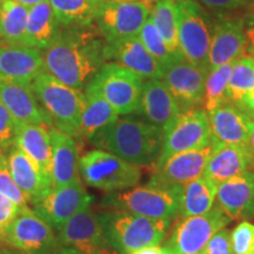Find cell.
Masks as SVG:
<instances>
[{"label":"cell","mask_w":254,"mask_h":254,"mask_svg":"<svg viewBox=\"0 0 254 254\" xmlns=\"http://www.w3.org/2000/svg\"><path fill=\"white\" fill-rule=\"evenodd\" d=\"M164 129L133 117L118 118L90 139L98 150L110 152L138 167L153 168L164 144Z\"/></svg>","instance_id":"2"},{"label":"cell","mask_w":254,"mask_h":254,"mask_svg":"<svg viewBox=\"0 0 254 254\" xmlns=\"http://www.w3.org/2000/svg\"><path fill=\"white\" fill-rule=\"evenodd\" d=\"M62 26L93 25L106 0H49Z\"/></svg>","instance_id":"31"},{"label":"cell","mask_w":254,"mask_h":254,"mask_svg":"<svg viewBox=\"0 0 254 254\" xmlns=\"http://www.w3.org/2000/svg\"><path fill=\"white\" fill-rule=\"evenodd\" d=\"M150 13V6L145 1L106 0L95 18V24L105 41L112 43L138 37Z\"/></svg>","instance_id":"11"},{"label":"cell","mask_w":254,"mask_h":254,"mask_svg":"<svg viewBox=\"0 0 254 254\" xmlns=\"http://www.w3.org/2000/svg\"><path fill=\"white\" fill-rule=\"evenodd\" d=\"M1 243L11 250L33 254L55 253L60 247L55 230L28 206L21 208L5 232Z\"/></svg>","instance_id":"12"},{"label":"cell","mask_w":254,"mask_h":254,"mask_svg":"<svg viewBox=\"0 0 254 254\" xmlns=\"http://www.w3.org/2000/svg\"><path fill=\"white\" fill-rule=\"evenodd\" d=\"M136 113H140L146 122L160 127L165 132L182 110L163 79H150L144 81Z\"/></svg>","instance_id":"21"},{"label":"cell","mask_w":254,"mask_h":254,"mask_svg":"<svg viewBox=\"0 0 254 254\" xmlns=\"http://www.w3.org/2000/svg\"><path fill=\"white\" fill-rule=\"evenodd\" d=\"M182 186H165L147 183L144 186L109 193L101 205L109 209H120L158 220L172 222L179 217Z\"/></svg>","instance_id":"5"},{"label":"cell","mask_w":254,"mask_h":254,"mask_svg":"<svg viewBox=\"0 0 254 254\" xmlns=\"http://www.w3.org/2000/svg\"><path fill=\"white\" fill-rule=\"evenodd\" d=\"M254 91V59L243 57L233 64L227 86V101L236 104Z\"/></svg>","instance_id":"35"},{"label":"cell","mask_w":254,"mask_h":254,"mask_svg":"<svg viewBox=\"0 0 254 254\" xmlns=\"http://www.w3.org/2000/svg\"><path fill=\"white\" fill-rule=\"evenodd\" d=\"M243 21L224 19L213 27L208 55V71L226 64H234L247 53Z\"/></svg>","instance_id":"20"},{"label":"cell","mask_w":254,"mask_h":254,"mask_svg":"<svg viewBox=\"0 0 254 254\" xmlns=\"http://www.w3.org/2000/svg\"><path fill=\"white\" fill-rule=\"evenodd\" d=\"M14 145L18 146L27 157H30L40 168L41 172L51 179L52 144L49 127L18 123L15 128Z\"/></svg>","instance_id":"27"},{"label":"cell","mask_w":254,"mask_h":254,"mask_svg":"<svg viewBox=\"0 0 254 254\" xmlns=\"http://www.w3.org/2000/svg\"><path fill=\"white\" fill-rule=\"evenodd\" d=\"M106 41L93 25L62 26L43 53L46 71L64 84L81 90L105 64Z\"/></svg>","instance_id":"1"},{"label":"cell","mask_w":254,"mask_h":254,"mask_svg":"<svg viewBox=\"0 0 254 254\" xmlns=\"http://www.w3.org/2000/svg\"><path fill=\"white\" fill-rule=\"evenodd\" d=\"M27 15V7L14 0H2L1 12H0V41L1 44L25 45Z\"/></svg>","instance_id":"32"},{"label":"cell","mask_w":254,"mask_h":254,"mask_svg":"<svg viewBox=\"0 0 254 254\" xmlns=\"http://www.w3.org/2000/svg\"><path fill=\"white\" fill-rule=\"evenodd\" d=\"M247 171H254V158L249 147L213 141V150L202 176L219 185Z\"/></svg>","instance_id":"22"},{"label":"cell","mask_w":254,"mask_h":254,"mask_svg":"<svg viewBox=\"0 0 254 254\" xmlns=\"http://www.w3.org/2000/svg\"><path fill=\"white\" fill-rule=\"evenodd\" d=\"M245 36L247 43V55L254 56V23H250L245 28Z\"/></svg>","instance_id":"44"},{"label":"cell","mask_w":254,"mask_h":254,"mask_svg":"<svg viewBox=\"0 0 254 254\" xmlns=\"http://www.w3.org/2000/svg\"><path fill=\"white\" fill-rule=\"evenodd\" d=\"M45 71L40 50L0 43V80L31 86L32 81Z\"/></svg>","instance_id":"16"},{"label":"cell","mask_w":254,"mask_h":254,"mask_svg":"<svg viewBox=\"0 0 254 254\" xmlns=\"http://www.w3.org/2000/svg\"><path fill=\"white\" fill-rule=\"evenodd\" d=\"M206 75L207 72L192 65L183 56L165 67L163 80L176 98L182 112L202 106Z\"/></svg>","instance_id":"15"},{"label":"cell","mask_w":254,"mask_h":254,"mask_svg":"<svg viewBox=\"0 0 254 254\" xmlns=\"http://www.w3.org/2000/svg\"><path fill=\"white\" fill-rule=\"evenodd\" d=\"M234 254H254V224L243 220L231 231Z\"/></svg>","instance_id":"38"},{"label":"cell","mask_w":254,"mask_h":254,"mask_svg":"<svg viewBox=\"0 0 254 254\" xmlns=\"http://www.w3.org/2000/svg\"><path fill=\"white\" fill-rule=\"evenodd\" d=\"M213 144L200 150L186 151L172 155L164 164L154 168L148 183L165 186H183L201 177L205 172Z\"/></svg>","instance_id":"17"},{"label":"cell","mask_w":254,"mask_h":254,"mask_svg":"<svg viewBox=\"0 0 254 254\" xmlns=\"http://www.w3.org/2000/svg\"><path fill=\"white\" fill-rule=\"evenodd\" d=\"M105 239L117 254H131L165 240L172 222L158 220L120 209L98 213Z\"/></svg>","instance_id":"3"},{"label":"cell","mask_w":254,"mask_h":254,"mask_svg":"<svg viewBox=\"0 0 254 254\" xmlns=\"http://www.w3.org/2000/svg\"><path fill=\"white\" fill-rule=\"evenodd\" d=\"M0 254H2V252H0Z\"/></svg>","instance_id":"53"},{"label":"cell","mask_w":254,"mask_h":254,"mask_svg":"<svg viewBox=\"0 0 254 254\" xmlns=\"http://www.w3.org/2000/svg\"><path fill=\"white\" fill-rule=\"evenodd\" d=\"M1 2H2V0H0V12H1Z\"/></svg>","instance_id":"52"},{"label":"cell","mask_w":254,"mask_h":254,"mask_svg":"<svg viewBox=\"0 0 254 254\" xmlns=\"http://www.w3.org/2000/svg\"><path fill=\"white\" fill-rule=\"evenodd\" d=\"M91 195L84 189L81 179L67 186L52 189L32 202L34 212L58 231L60 226L80 209L90 206Z\"/></svg>","instance_id":"14"},{"label":"cell","mask_w":254,"mask_h":254,"mask_svg":"<svg viewBox=\"0 0 254 254\" xmlns=\"http://www.w3.org/2000/svg\"><path fill=\"white\" fill-rule=\"evenodd\" d=\"M233 64L219 66L208 71L205 81V94L202 109L209 113L227 101V86Z\"/></svg>","instance_id":"34"},{"label":"cell","mask_w":254,"mask_h":254,"mask_svg":"<svg viewBox=\"0 0 254 254\" xmlns=\"http://www.w3.org/2000/svg\"><path fill=\"white\" fill-rule=\"evenodd\" d=\"M79 173L86 185L109 193L132 189L141 179L140 167L98 148L79 158Z\"/></svg>","instance_id":"6"},{"label":"cell","mask_w":254,"mask_h":254,"mask_svg":"<svg viewBox=\"0 0 254 254\" xmlns=\"http://www.w3.org/2000/svg\"><path fill=\"white\" fill-rule=\"evenodd\" d=\"M131 254H171V253L168 252L165 247H161L160 245H158V246L145 247V249L138 250Z\"/></svg>","instance_id":"45"},{"label":"cell","mask_w":254,"mask_h":254,"mask_svg":"<svg viewBox=\"0 0 254 254\" xmlns=\"http://www.w3.org/2000/svg\"><path fill=\"white\" fill-rule=\"evenodd\" d=\"M55 253H37V254H55ZM2 254H33V253H25V252H19V251L11 250V251H4Z\"/></svg>","instance_id":"49"},{"label":"cell","mask_w":254,"mask_h":254,"mask_svg":"<svg viewBox=\"0 0 254 254\" xmlns=\"http://www.w3.org/2000/svg\"><path fill=\"white\" fill-rule=\"evenodd\" d=\"M17 124L5 105L0 101V151L1 152L6 153L14 145Z\"/></svg>","instance_id":"39"},{"label":"cell","mask_w":254,"mask_h":254,"mask_svg":"<svg viewBox=\"0 0 254 254\" xmlns=\"http://www.w3.org/2000/svg\"><path fill=\"white\" fill-rule=\"evenodd\" d=\"M150 17L172 53H180L176 0H155Z\"/></svg>","instance_id":"33"},{"label":"cell","mask_w":254,"mask_h":254,"mask_svg":"<svg viewBox=\"0 0 254 254\" xmlns=\"http://www.w3.org/2000/svg\"><path fill=\"white\" fill-rule=\"evenodd\" d=\"M195 1L207 6L209 8L222 9V11L237 9L249 4V0H195Z\"/></svg>","instance_id":"42"},{"label":"cell","mask_w":254,"mask_h":254,"mask_svg":"<svg viewBox=\"0 0 254 254\" xmlns=\"http://www.w3.org/2000/svg\"><path fill=\"white\" fill-rule=\"evenodd\" d=\"M0 194L14 201L20 207H27L30 202V198L14 182L8 167L7 157L5 152L1 151H0Z\"/></svg>","instance_id":"37"},{"label":"cell","mask_w":254,"mask_h":254,"mask_svg":"<svg viewBox=\"0 0 254 254\" xmlns=\"http://www.w3.org/2000/svg\"><path fill=\"white\" fill-rule=\"evenodd\" d=\"M60 27L49 0L32 6L28 8L25 45L45 51L55 41Z\"/></svg>","instance_id":"28"},{"label":"cell","mask_w":254,"mask_h":254,"mask_svg":"<svg viewBox=\"0 0 254 254\" xmlns=\"http://www.w3.org/2000/svg\"><path fill=\"white\" fill-rule=\"evenodd\" d=\"M144 79L117 63H105L91 82L119 116L136 113Z\"/></svg>","instance_id":"8"},{"label":"cell","mask_w":254,"mask_h":254,"mask_svg":"<svg viewBox=\"0 0 254 254\" xmlns=\"http://www.w3.org/2000/svg\"><path fill=\"white\" fill-rule=\"evenodd\" d=\"M139 39L144 44L146 50L158 60L164 67H166L168 64L182 57V53H172L168 46L165 43L164 38L159 33L157 27L154 26L151 17H148L146 23L142 26L140 33H139Z\"/></svg>","instance_id":"36"},{"label":"cell","mask_w":254,"mask_h":254,"mask_svg":"<svg viewBox=\"0 0 254 254\" xmlns=\"http://www.w3.org/2000/svg\"><path fill=\"white\" fill-rule=\"evenodd\" d=\"M122 1H142V0H122Z\"/></svg>","instance_id":"51"},{"label":"cell","mask_w":254,"mask_h":254,"mask_svg":"<svg viewBox=\"0 0 254 254\" xmlns=\"http://www.w3.org/2000/svg\"><path fill=\"white\" fill-rule=\"evenodd\" d=\"M21 208L23 207L15 204L14 201L0 194V240L2 239L9 225L14 221V219L20 213Z\"/></svg>","instance_id":"41"},{"label":"cell","mask_w":254,"mask_h":254,"mask_svg":"<svg viewBox=\"0 0 254 254\" xmlns=\"http://www.w3.org/2000/svg\"><path fill=\"white\" fill-rule=\"evenodd\" d=\"M202 254H234L232 247L231 231L225 227L217 232L207 243Z\"/></svg>","instance_id":"40"},{"label":"cell","mask_w":254,"mask_h":254,"mask_svg":"<svg viewBox=\"0 0 254 254\" xmlns=\"http://www.w3.org/2000/svg\"><path fill=\"white\" fill-rule=\"evenodd\" d=\"M218 184L201 176L182 186L179 200V218L198 217L214 207Z\"/></svg>","instance_id":"30"},{"label":"cell","mask_w":254,"mask_h":254,"mask_svg":"<svg viewBox=\"0 0 254 254\" xmlns=\"http://www.w3.org/2000/svg\"><path fill=\"white\" fill-rule=\"evenodd\" d=\"M6 157L14 182L30 198L31 204L53 189L50 178L41 172L34 161L27 157L18 146H12L6 152Z\"/></svg>","instance_id":"26"},{"label":"cell","mask_w":254,"mask_h":254,"mask_svg":"<svg viewBox=\"0 0 254 254\" xmlns=\"http://www.w3.org/2000/svg\"><path fill=\"white\" fill-rule=\"evenodd\" d=\"M230 222L218 206L198 217L180 218L164 247L171 254H202L211 238Z\"/></svg>","instance_id":"10"},{"label":"cell","mask_w":254,"mask_h":254,"mask_svg":"<svg viewBox=\"0 0 254 254\" xmlns=\"http://www.w3.org/2000/svg\"><path fill=\"white\" fill-rule=\"evenodd\" d=\"M250 6V9H251V12H252V14H253V17H254V0H249V4H247Z\"/></svg>","instance_id":"50"},{"label":"cell","mask_w":254,"mask_h":254,"mask_svg":"<svg viewBox=\"0 0 254 254\" xmlns=\"http://www.w3.org/2000/svg\"><path fill=\"white\" fill-rule=\"evenodd\" d=\"M234 105L239 107L249 118L254 120V91L250 92L249 94L245 95L243 99H240Z\"/></svg>","instance_id":"43"},{"label":"cell","mask_w":254,"mask_h":254,"mask_svg":"<svg viewBox=\"0 0 254 254\" xmlns=\"http://www.w3.org/2000/svg\"><path fill=\"white\" fill-rule=\"evenodd\" d=\"M49 131L52 144L51 182L53 189H59L80 179L78 148L73 136L53 126L49 127Z\"/></svg>","instance_id":"25"},{"label":"cell","mask_w":254,"mask_h":254,"mask_svg":"<svg viewBox=\"0 0 254 254\" xmlns=\"http://www.w3.org/2000/svg\"><path fill=\"white\" fill-rule=\"evenodd\" d=\"M105 57L113 59L136 75L144 79H163L165 67L146 50L139 37L106 43Z\"/></svg>","instance_id":"18"},{"label":"cell","mask_w":254,"mask_h":254,"mask_svg":"<svg viewBox=\"0 0 254 254\" xmlns=\"http://www.w3.org/2000/svg\"><path fill=\"white\" fill-rule=\"evenodd\" d=\"M57 232L60 247L87 254H110L111 247L105 239L98 214L94 213L91 205L72 215Z\"/></svg>","instance_id":"13"},{"label":"cell","mask_w":254,"mask_h":254,"mask_svg":"<svg viewBox=\"0 0 254 254\" xmlns=\"http://www.w3.org/2000/svg\"><path fill=\"white\" fill-rule=\"evenodd\" d=\"M179 51L185 60L208 73L213 27L195 0H176Z\"/></svg>","instance_id":"7"},{"label":"cell","mask_w":254,"mask_h":254,"mask_svg":"<svg viewBox=\"0 0 254 254\" xmlns=\"http://www.w3.org/2000/svg\"><path fill=\"white\" fill-rule=\"evenodd\" d=\"M218 207L233 220L254 218V171L240 174L218 185Z\"/></svg>","instance_id":"19"},{"label":"cell","mask_w":254,"mask_h":254,"mask_svg":"<svg viewBox=\"0 0 254 254\" xmlns=\"http://www.w3.org/2000/svg\"><path fill=\"white\" fill-rule=\"evenodd\" d=\"M212 144L213 136L208 113L202 107L185 111L165 129L163 150L155 167L160 166L174 154L200 150Z\"/></svg>","instance_id":"9"},{"label":"cell","mask_w":254,"mask_h":254,"mask_svg":"<svg viewBox=\"0 0 254 254\" xmlns=\"http://www.w3.org/2000/svg\"><path fill=\"white\" fill-rule=\"evenodd\" d=\"M0 101L17 123L52 127V120L43 109L31 86L0 80Z\"/></svg>","instance_id":"23"},{"label":"cell","mask_w":254,"mask_h":254,"mask_svg":"<svg viewBox=\"0 0 254 254\" xmlns=\"http://www.w3.org/2000/svg\"><path fill=\"white\" fill-rule=\"evenodd\" d=\"M55 254H87V253L80 252V251L74 250V249H67V247H59V249L56 251Z\"/></svg>","instance_id":"48"},{"label":"cell","mask_w":254,"mask_h":254,"mask_svg":"<svg viewBox=\"0 0 254 254\" xmlns=\"http://www.w3.org/2000/svg\"><path fill=\"white\" fill-rule=\"evenodd\" d=\"M14 1L19 2V4H21L25 7L27 8H31L32 6L34 5H38L40 4V2H44V1H47V0H14Z\"/></svg>","instance_id":"46"},{"label":"cell","mask_w":254,"mask_h":254,"mask_svg":"<svg viewBox=\"0 0 254 254\" xmlns=\"http://www.w3.org/2000/svg\"><path fill=\"white\" fill-rule=\"evenodd\" d=\"M247 147H249L251 154H252L254 158V120H252V125H251L250 140H249V145H247Z\"/></svg>","instance_id":"47"},{"label":"cell","mask_w":254,"mask_h":254,"mask_svg":"<svg viewBox=\"0 0 254 254\" xmlns=\"http://www.w3.org/2000/svg\"><path fill=\"white\" fill-rule=\"evenodd\" d=\"M84 93L85 107L81 114L79 136L90 140L95 133L116 122L119 118V114L91 81L85 87Z\"/></svg>","instance_id":"29"},{"label":"cell","mask_w":254,"mask_h":254,"mask_svg":"<svg viewBox=\"0 0 254 254\" xmlns=\"http://www.w3.org/2000/svg\"><path fill=\"white\" fill-rule=\"evenodd\" d=\"M213 141L228 145H249L252 119L239 107L226 101L208 113Z\"/></svg>","instance_id":"24"},{"label":"cell","mask_w":254,"mask_h":254,"mask_svg":"<svg viewBox=\"0 0 254 254\" xmlns=\"http://www.w3.org/2000/svg\"><path fill=\"white\" fill-rule=\"evenodd\" d=\"M0 243H1V240H0Z\"/></svg>","instance_id":"54"},{"label":"cell","mask_w":254,"mask_h":254,"mask_svg":"<svg viewBox=\"0 0 254 254\" xmlns=\"http://www.w3.org/2000/svg\"><path fill=\"white\" fill-rule=\"evenodd\" d=\"M32 91L52 120L53 127L78 138L81 114L85 107V93L64 84L45 71L32 81Z\"/></svg>","instance_id":"4"}]
</instances>
